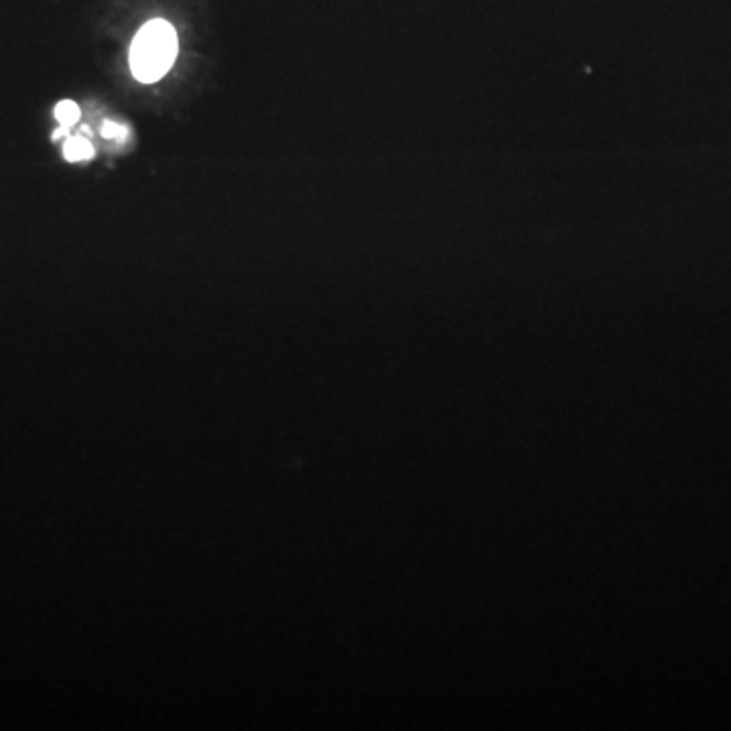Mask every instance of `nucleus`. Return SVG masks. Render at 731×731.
Segmentation results:
<instances>
[{"label": "nucleus", "mask_w": 731, "mask_h": 731, "mask_svg": "<svg viewBox=\"0 0 731 731\" xmlns=\"http://www.w3.org/2000/svg\"><path fill=\"white\" fill-rule=\"evenodd\" d=\"M177 33L167 21L146 23L131 47V70L139 82L153 84L171 70L177 58Z\"/></svg>", "instance_id": "f257e3e1"}, {"label": "nucleus", "mask_w": 731, "mask_h": 731, "mask_svg": "<svg viewBox=\"0 0 731 731\" xmlns=\"http://www.w3.org/2000/svg\"><path fill=\"white\" fill-rule=\"evenodd\" d=\"M124 132H127V129H124V127H120V124H117V122H110V120H106V122H104V139H122V134H124Z\"/></svg>", "instance_id": "20e7f679"}, {"label": "nucleus", "mask_w": 731, "mask_h": 731, "mask_svg": "<svg viewBox=\"0 0 731 731\" xmlns=\"http://www.w3.org/2000/svg\"><path fill=\"white\" fill-rule=\"evenodd\" d=\"M56 118L61 127L72 129L73 124L80 120V108L72 100H63L56 106Z\"/></svg>", "instance_id": "7ed1b4c3"}, {"label": "nucleus", "mask_w": 731, "mask_h": 731, "mask_svg": "<svg viewBox=\"0 0 731 731\" xmlns=\"http://www.w3.org/2000/svg\"><path fill=\"white\" fill-rule=\"evenodd\" d=\"M63 157L68 161H88L94 157V146L84 136H70L63 145Z\"/></svg>", "instance_id": "f03ea898"}, {"label": "nucleus", "mask_w": 731, "mask_h": 731, "mask_svg": "<svg viewBox=\"0 0 731 731\" xmlns=\"http://www.w3.org/2000/svg\"><path fill=\"white\" fill-rule=\"evenodd\" d=\"M70 134V129H65V127H61L59 131H56V134H53V139H61V136H68Z\"/></svg>", "instance_id": "39448f33"}]
</instances>
